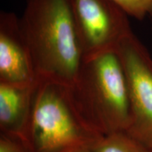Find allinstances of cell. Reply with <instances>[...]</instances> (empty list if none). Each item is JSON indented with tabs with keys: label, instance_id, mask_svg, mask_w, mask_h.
<instances>
[{
	"label": "cell",
	"instance_id": "7",
	"mask_svg": "<svg viewBox=\"0 0 152 152\" xmlns=\"http://www.w3.org/2000/svg\"><path fill=\"white\" fill-rule=\"evenodd\" d=\"M38 81V80H37ZM37 82L32 85L0 83V132L23 140Z\"/></svg>",
	"mask_w": 152,
	"mask_h": 152
},
{
	"label": "cell",
	"instance_id": "3",
	"mask_svg": "<svg viewBox=\"0 0 152 152\" xmlns=\"http://www.w3.org/2000/svg\"><path fill=\"white\" fill-rule=\"evenodd\" d=\"M103 137L80 115L69 86L38 79L24 138L30 152L89 151Z\"/></svg>",
	"mask_w": 152,
	"mask_h": 152
},
{
	"label": "cell",
	"instance_id": "12",
	"mask_svg": "<svg viewBox=\"0 0 152 152\" xmlns=\"http://www.w3.org/2000/svg\"><path fill=\"white\" fill-rule=\"evenodd\" d=\"M151 152H152V147L151 148Z\"/></svg>",
	"mask_w": 152,
	"mask_h": 152
},
{
	"label": "cell",
	"instance_id": "9",
	"mask_svg": "<svg viewBox=\"0 0 152 152\" xmlns=\"http://www.w3.org/2000/svg\"><path fill=\"white\" fill-rule=\"evenodd\" d=\"M129 16L143 20L152 16V0H113Z\"/></svg>",
	"mask_w": 152,
	"mask_h": 152
},
{
	"label": "cell",
	"instance_id": "1",
	"mask_svg": "<svg viewBox=\"0 0 152 152\" xmlns=\"http://www.w3.org/2000/svg\"><path fill=\"white\" fill-rule=\"evenodd\" d=\"M19 20L37 79L71 87L84 58L70 0H26Z\"/></svg>",
	"mask_w": 152,
	"mask_h": 152
},
{
	"label": "cell",
	"instance_id": "11",
	"mask_svg": "<svg viewBox=\"0 0 152 152\" xmlns=\"http://www.w3.org/2000/svg\"><path fill=\"white\" fill-rule=\"evenodd\" d=\"M82 152H94L92 150H89V151H82Z\"/></svg>",
	"mask_w": 152,
	"mask_h": 152
},
{
	"label": "cell",
	"instance_id": "4",
	"mask_svg": "<svg viewBox=\"0 0 152 152\" xmlns=\"http://www.w3.org/2000/svg\"><path fill=\"white\" fill-rule=\"evenodd\" d=\"M115 52L124 71L131 122L129 134L152 147V57L132 31L119 43Z\"/></svg>",
	"mask_w": 152,
	"mask_h": 152
},
{
	"label": "cell",
	"instance_id": "2",
	"mask_svg": "<svg viewBox=\"0 0 152 152\" xmlns=\"http://www.w3.org/2000/svg\"><path fill=\"white\" fill-rule=\"evenodd\" d=\"M71 97L80 115L102 136L128 131L131 111L124 71L116 52L83 61Z\"/></svg>",
	"mask_w": 152,
	"mask_h": 152
},
{
	"label": "cell",
	"instance_id": "6",
	"mask_svg": "<svg viewBox=\"0 0 152 152\" xmlns=\"http://www.w3.org/2000/svg\"><path fill=\"white\" fill-rule=\"evenodd\" d=\"M38 80L20 20L11 11L0 13V83L32 85Z\"/></svg>",
	"mask_w": 152,
	"mask_h": 152
},
{
	"label": "cell",
	"instance_id": "5",
	"mask_svg": "<svg viewBox=\"0 0 152 152\" xmlns=\"http://www.w3.org/2000/svg\"><path fill=\"white\" fill-rule=\"evenodd\" d=\"M84 60L115 52L132 31L128 15L113 0H70Z\"/></svg>",
	"mask_w": 152,
	"mask_h": 152
},
{
	"label": "cell",
	"instance_id": "13",
	"mask_svg": "<svg viewBox=\"0 0 152 152\" xmlns=\"http://www.w3.org/2000/svg\"><path fill=\"white\" fill-rule=\"evenodd\" d=\"M151 32H152V26H151Z\"/></svg>",
	"mask_w": 152,
	"mask_h": 152
},
{
	"label": "cell",
	"instance_id": "10",
	"mask_svg": "<svg viewBox=\"0 0 152 152\" xmlns=\"http://www.w3.org/2000/svg\"><path fill=\"white\" fill-rule=\"evenodd\" d=\"M0 152H30L21 139L0 134Z\"/></svg>",
	"mask_w": 152,
	"mask_h": 152
},
{
	"label": "cell",
	"instance_id": "8",
	"mask_svg": "<svg viewBox=\"0 0 152 152\" xmlns=\"http://www.w3.org/2000/svg\"><path fill=\"white\" fill-rule=\"evenodd\" d=\"M94 152H151V149L126 131L104 136Z\"/></svg>",
	"mask_w": 152,
	"mask_h": 152
}]
</instances>
